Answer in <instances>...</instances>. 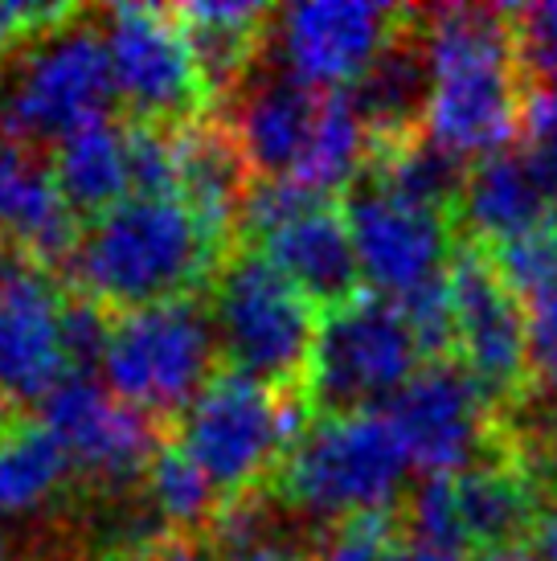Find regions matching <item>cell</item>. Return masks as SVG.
<instances>
[{
  "instance_id": "cell-1",
  "label": "cell",
  "mask_w": 557,
  "mask_h": 561,
  "mask_svg": "<svg viewBox=\"0 0 557 561\" xmlns=\"http://www.w3.org/2000/svg\"><path fill=\"white\" fill-rule=\"evenodd\" d=\"M230 250L181 197H124L78 230L66 283L103 312L127 316L205 296Z\"/></svg>"
},
{
  "instance_id": "cell-2",
  "label": "cell",
  "mask_w": 557,
  "mask_h": 561,
  "mask_svg": "<svg viewBox=\"0 0 557 561\" xmlns=\"http://www.w3.org/2000/svg\"><path fill=\"white\" fill-rule=\"evenodd\" d=\"M418 21L431 70L422 131L464 160L509 152L525 103V75L516 66L509 13L484 4H447L418 13Z\"/></svg>"
},
{
  "instance_id": "cell-3",
  "label": "cell",
  "mask_w": 557,
  "mask_h": 561,
  "mask_svg": "<svg viewBox=\"0 0 557 561\" xmlns=\"http://www.w3.org/2000/svg\"><path fill=\"white\" fill-rule=\"evenodd\" d=\"M406 463L382 410L311 419L271 476L283 508L311 525H341L353 516L394 513Z\"/></svg>"
},
{
  "instance_id": "cell-4",
  "label": "cell",
  "mask_w": 557,
  "mask_h": 561,
  "mask_svg": "<svg viewBox=\"0 0 557 561\" xmlns=\"http://www.w3.org/2000/svg\"><path fill=\"white\" fill-rule=\"evenodd\" d=\"M115 79L94 16L0 54V140L21 148H54L78 127L111 119Z\"/></svg>"
},
{
  "instance_id": "cell-5",
  "label": "cell",
  "mask_w": 557,
  "mask_h": 561,
  "mask_svg": "<svg viewBox=\"0 0 557 561\" xmlns=\"http://www.w3.org/2000/svg\"><path fill=\"white\" fill-rule=\"evenodd\" d=\"M205 304L221 369L278 393L304 390L320 316L259 250L234 247Z\"/></svg>"
},
{
  "instance_id": "cell-6",
  "label": "cell",
  "mask_w": 557,
  "mask_h": 561,
  "mask_svg": "<svg viewBox=\"0 0 557 561\" xmlns=\"http://www.w3.org/2000/svg\"><path fill=\"white\" fill-rule=\"evenodd\" d=\"M304 426L308 405L299 393L266 390L242 374L217 369L172 422V443L205 471L226 504L271 483Z\"/></svg>"
},
{
  "instance_id": "cell-7",
  "label": "cell",
  "mask_w": 557,
  "mask_h": 561,
  "mask_svg": "<svg viewBox=\"0 0 557 561\" xmlns=\"http://www.w3.org/2000/svg\"><path fill=\"white\" fill-rule=\"evenodd\" d=\"M422 365L427 353L402 308L361 291L320 316L299 398L316 419L377 410V402H389Z\"/></svg>"
},
{
  "instance_id": "cell-8",
  "label": "cell",
  "mask_w": 557,
  "mask_h": 561,
  "mask_svg": "<svg viewBox=\"0 0 557 561\" xmlns=\"http://www.w3.org/2000/svg\"><path fill=\"white\" fill-rule=\"evenodd\" d=\"M221 369L205 296L111 320L103 386L139 414L169 426Z\"/></svg>"
},
{
  "instance_id": "cell-9",
  "label": "cell",
  "mask_w": 557,
  "mask_h": 561,
  "mask_svg": "<svg viewBox=\"0 0 557 561\" xmlns=\"http://www.w3.org/2000/svg\"><path fill=\"white\" fill-rule=\"evenodd\" d=\"M238 247L259 250L311 308L332 312L361 296V271L332 197L295 181H254L238 214Z\"/></svg>"
},
{
  "instance_id": "cell-10",
  "label": "cell",
  "mask_w": 557,
  "mask_h": 561,
  "mask_svg": "<svg viewBox=\"0 0 557 561\" xmlns=\"http://www.w3.org/2000/svg\"><path fill=\"white\" fill-rule=\"evenodd\" d=\"M545 508L549 504L537 476L509 451H496L492 459L455 476H427L406 496L398 516L402 533L418 546L480 553V549L521 546Z\"/></svg>"
},
{
  "instance_id": "cell-11",
  "label": "cell",
  "mask_w": 557,
  "mask_h": 561,
  "mask_svg": "<svg viewBox=\"0 0 557 561\" xmlns=\"http://www.w3.org/2000/svg\"><path fill=\"white\" fill-rule=\"evenodd\" d=\"M99 33L107 46L115 103L127 124L164 131L202 124L209 94L172 9L120 4L99 13Z\"/></svg>"
},
{
  "instance_id": "cell-12",
  "label": "cell",
  "mask_w": 557,
  "mask_h": 561,
  "mask_svg": "<svg viewBox=\"0 0 557 561\" xmlns=\"http://www.w3.org/2000/svg\"><path fill=\"white\" fill-rule=\"evenodd\" d=\"M382 414L406 463L427 476H455L504 451V414L455 357L427 360Z\"/></svg>"
},
{
  "instance_id": "cell-13",
  "label": "cell",
  "mask_w": 557,
  "mask_h": 561,
  "mask_svg": "<svg viewBox=\"0 0 557 561\" xmlns=\"http://www.w3.org/2000/svg\"><path fill=\"white\" fill-rule=\"evenodd\" d=\"M37 422L75 463L78 496H124L144 488V471L169 438V426L124 405L103 377L66 374L42 402Z\"/></svg>"
},
{
  "instance_id": "cell-14",
  "label": "cell",
  "mask_w": 557,
  "mask_h": 561,
  "mask_svg": "<svg viewBox=\"0 0 557 561\" xmlns=\"http://www.w3.org/2000/svg\"><path fill=\"white\" fill-rule=\"evenodd\" d=\"M451 324L455 353L451 357L480 381V390L509 414L528 393V320L525 304L512 296L496 275L488 250L476 242H455L447 263Z\"/></svg>"
},
{
  "instance_id": "cell-15",
  "label": "cell",
  "mask_w": 557,
  "mask_h": 561,
  "mask_svg": "<svg viewBox=\"0 0 557 561\" xmlns=\"http://www.w3.org/2000/svg\"><path fill=\"white\" fill-rule=\"evenodd\" d=\"M62 275L0 242V410L25 414L66 377Z\"/></svg>"
},
{
  "instance_id": "cell-16",
  "label": "cell",
  "mask_w": 557,
  "mask_h": 561,
  "mask_svg": "<svg viewBox=\"0 0 557 561\" xmlns=\"http://www.w3.org/2000/svg\"><path fill=\"white\" fill-rule=\"evenodd\" d=\"M341 218L353 242L361 287H370L373 296L398 304L410 291L447 275L455 254V221L443 214L398 202L386 188L373 185L370 176H356L344 188Z\"/></svg>"
},
{
  "instance_id": "cell-17",
  "label": "cell",
  "mask_w": 557,
  "mask_h": 561,
  "mask_svg": "<svg viewBox=\"0 0 557 561\" xmlns=\"http://www.w3.org/2000/svg\"><path fill=\"white\" fill-rule=\"evenodd\" d=\"M410 9H389L370 0H325L292 4L275 13V49L283 70L320 94L349 91L373 58L398 37Z\"/></svg>"
},
{
  "instance_id": "cell-18",
  "label": "cell",
  "mask_w": 557,
  "mask_h": 561,
  "mask_svg": "<svg viewBox=\"0 0 557 561\" xmlns=\"http://www.w3.org/2000/svg\"><path fill=\"white\" fill-rule=\"evenodd\" d=\"M325 107V94L295 82L283 66H259L238 82L226 99V115L217 124L230 131L254 181H283L308 152Z\"/></svg>"
},
{
  "instance_id": "cell-19",
  "label": "cell",
  "mask_w": 557,
  "mask_h": 561,
  "mask_svg": "<svg viewBox=\"0 0 557 561\" xmlns=\"http://www.w3.org/2000/svg\"><path fill=\"white\" fill-rule=\"evenodd\" d=\"M82 221L54 188L49 164L21 144L0 140V242L25 250L49 271H66Z\"/></svg>"
},
{
  "instance_id": "cell-20",
  "label": "cell",
  "mask_w": 557,
  "mask_h": 561,
  "mask_svg": "<svg viewBox=\"0 0 557 561\" xmlns=\"http://www.w3.org/2000/svg\"><path fill=\"white\" fill-rule=\"evenodd\" d=\"M172 16L185 33L205 94L214 103V99H230L238 82L254 70L271 37L275 13L263 4H242V0H193V4H177Z\"/></svg>"
},
{
  "instance_id": "cell-21",
  "label": "cell",
  "mask_w": 557,
  "mask_h": 561,
  "mask_svg": "<svg viewBox=\"0 0 557 561\" xmlns=\"http://www.w3.org/2000/svg\"><path fill=\"white\" fill-rule=\"evenodd\" d=\"M549 218H557L554 205L545 202L521 152H492L467 169L464 197L455 209V226L467 230V242L484 250L504 247Z\"/></svg>"
},
{
  "instance_id": "cell-22",
  "label": "cell",
  "mask_w": 557,
  "mask_h": 561,
  "mask_svg": "<svg viewBox=\"0 0 557 561\" xmlns=\"http://www.w3.org/2000/svg\"><path fill=\"white\" fill-rule=\"evenodd\" d=\"M414 13H406V25L398 37L389 42L373 66L361 79L341 91L361 124L370 131V144L402 140L410 131L422 127L427 119V99H431V70H427V54H422V37L410 30Z\"/></svg>"
},
{
  "instance_id": "cell-23",
  "label": "cell",
  "mask_w": 557,
  "mask_h": 561,
  "mask_svg": "<svg viewBox=\"0 0 557 561\" xmlns=\"http://www.w3.org/2000/svg\"><path fill=\"white\" fill-rule=\"evenodd\" d=\"M49 176L54 188L82 226L107 214L111 205L132 197L127 181V131L115 119L78 127L75 136L49 148Z\"/></svg>"
},
{
  "instance_id": "cell-24",
  "label": "cell",
  "mask_w": 557,
  "mask_h": 561,
  "mask_svg": "<svg viewBox=\"0 0 557 561\" xmlns=\"http://www.w3.org/2000/svg\"><path fill=\"white\" fill-rule=\"evenodd\" d=\"M361 176H370L373 185L386 188L398 202L455 221V209H459L467 185V160L455 157L451 148H443L418 127L402 140L370 144V160H365Z\"/></svg>"
},
{
  "instance_id": "cell-25",
  "label": "cell",
  "mask_w": 557,
  "mask_h": 561,
  "mask_svg": "<svg viewBox=\"0 0 557 561\" xmlns=\"http://www.w3.org/2000/svg\"><path fill=\"white\" fill-rule=\"evenodd\" d=\"M75 488V463L37 419H21L0 438V513H42Z\"/></svg>"
},
{
  "instance_id": "cell-26",
  "label": "cell",
  "mask_w": 557,
  "mask_h": 561,
  "mask_svg": "<svg viewBox=\"0 0 557 561\" xmlns=\"http://www.w3.org/2000/svg\"><path fill=\"white\" fill-rule=\"evenodd\" d=\"M365 160H370V131L361 124V115L344 94H325V107H320L316 131L308 140V152L287 181L328 197L332 188L353 185L365 169Z\"/></svg>"
},
{
  "instance_id": "cell-27",
  "label": "cell",
  "mask_w": 557,
  "mask_h": 561,
  "mask_svg": "<svg viewBox=\"0 0 557 561\" xmlns=\"http://www.w3.org/2000/svg\"><path fill=\"white\" fill-rule=\"evenodd\" d=\"M144 496H148L156 516H160L172 533H205L214 525L217 508H221L217 488L205 480V471L172 443V431H169V438L160 443V451L152 455L148 471H144Z\"/></svg>"
},
{
  "instance_id": "cell-28",
  "label": "cell",
  "mask_w": 557,
  "mask_h": 561,
  "mask_svg": "<svg viewBox=\"0 0 557 561\" xmlns=\"http://www.w3.org/2000/svg\"><path fill=\"white\" fill-rule=\"evenodd\" d=\"M488 259H492L496 275L504 279V287L521 304L557 287V218L542 221L537 230L512 238L504 247H492Z\"/></svg>"
},
{
  "instance_id": "cell-29",
  "label": "cell",
  "mask_w": 557,
  "mask_h": 561,
  "mask_svg": "<svg viewBox=\"0 0 557 561\" xmlns=\"http://www.w3.org/2000/svg\"><path fill=\"white\" fill-rule=\"evenodd\" d=\"M516 131H521V157L557 214V79L528 82Z\"/></svg>"
},
{
  "instance_id": "cell-30",
  "label": "cell",
  "mask_w": 557,
  "mask_h": 561,
  "mask_svg": "<svg viewBox=\"0 0 557 561\" xmlns=\"http://www.w3.org/2000/svg\"><path fill=\"white\" fill-rule=\"evenodd\" d=\"M402 516L373 513L353 516L341 525H328V533L311 546V561H386L402 546Z\"/></svg>"
},
{
  "instance_id": "cell-31",
  "label": "cell",
  "mask_w": 557,
  "mask_h": 561,
  "mask_svg": "<svg viewBox=\"0 0 557 561\" xmlns=\"http://www.w3.org/2000/svg\"><path fill=\"white\" fill-rule=\"evenodd\" d=\"M504 13H509L512 49H516L525 87L557 79V0L521 4V9H504Z\"/></svg>"
},
{
  "instance_id": "cell-32",
  "label": "cell",
  "mask_w": 557,
  "mask_h": 561,
  "mask_svg": "<svg viewBox=\"0 0 557 561\" xmlns=\"http://www.w3.org/2000/svg\"><path fill=\"white\" fill-rule=\"evenodd\" d=\"M528 320V393L557 410V287L525 304Z\"/></svg>"
},
{
  "instance_id": "cell-33",
  "label": "cell",
  "mask_w": 557,
  "mask_h": 561,
  "mask_svg": "<svg viewBox=\"0 0 557 561\" xmlns=\"http://www.w3.org/2000/svg\"><path fill=\"white\" fill-rule=\"evenodd\" d=\"M82 9L75 4H37V0H0V54L25 46L42 33L70 25Z\"/></svg>"
},
{
  "instance_id": "cell-34",
  "label": "cell",
  "mask_w": 557,
  "mask_h": 561,
  "mask_svg": "<svg viewBox=\"0 0 557 561\" xmlns=\"http://www.w3.org/2000/svg\"><path fill=\"white\" fill-rule=\"evenodd\" d=\"M139 561H217V553L205 533H169Z\"/></svg>"
},
{
  "instance_id": "cell-35",
  "label": "cell",
  "mask_w": 557,
  "mask_h": 561,
  "mask_svg": "<svg viewBox=\"0 0 557 561\" xmlns=\"http://www.w3.org/2000/svg\"><path fill=\"white\" fill-rule=\"evenodd\" d=\"M528 549L542 561H557V508H545L542 520L528 533Z\"/></svg>"
},
{
  "instance_id": "cell-36",
  "label": "cell",
  "mask_w": 557,
  "mask_h": 561,
  "mask_svg": "<svg viewBox=\"0 0 557 561\" xmlns=\"http://www.w3.org/2000/svg\"><path fill=\"white\" fill-rule=\"evenodd\" d=\"M386 561H459V553H447V549H434V546H418V541H406L394 549Z\"/></svg>"
},
{
  "instance_id": "cell-37",
  "label": "cell",
  "mask_w": 557,
  "mask_h": 561,
  "mask_svg": "<svg viewBox=\"0 0 557 561\" xmlns=\"http://www.w3.org/2000/svg\"><path fill=\"white\" fill-rule=\"evenodd\" d=\"M471 561H542L533 549H528V541H521V546H500V549H480Z\"/></svg>"
},
{
  "instance_id": "cell-38",
  "label": "cell",
  "mask_w": 557,
  "mask_h": 561,
  "mask_svg": "<svg viewBox=\"0 0 557 561\" xmlns=\"http://www.w3.org/2000/svg\"><path fill=\"white\" fill-rule=\"evenodd\" d=\"M0 561H4V533H0Z\"/></svg>"
}]
</instances>
